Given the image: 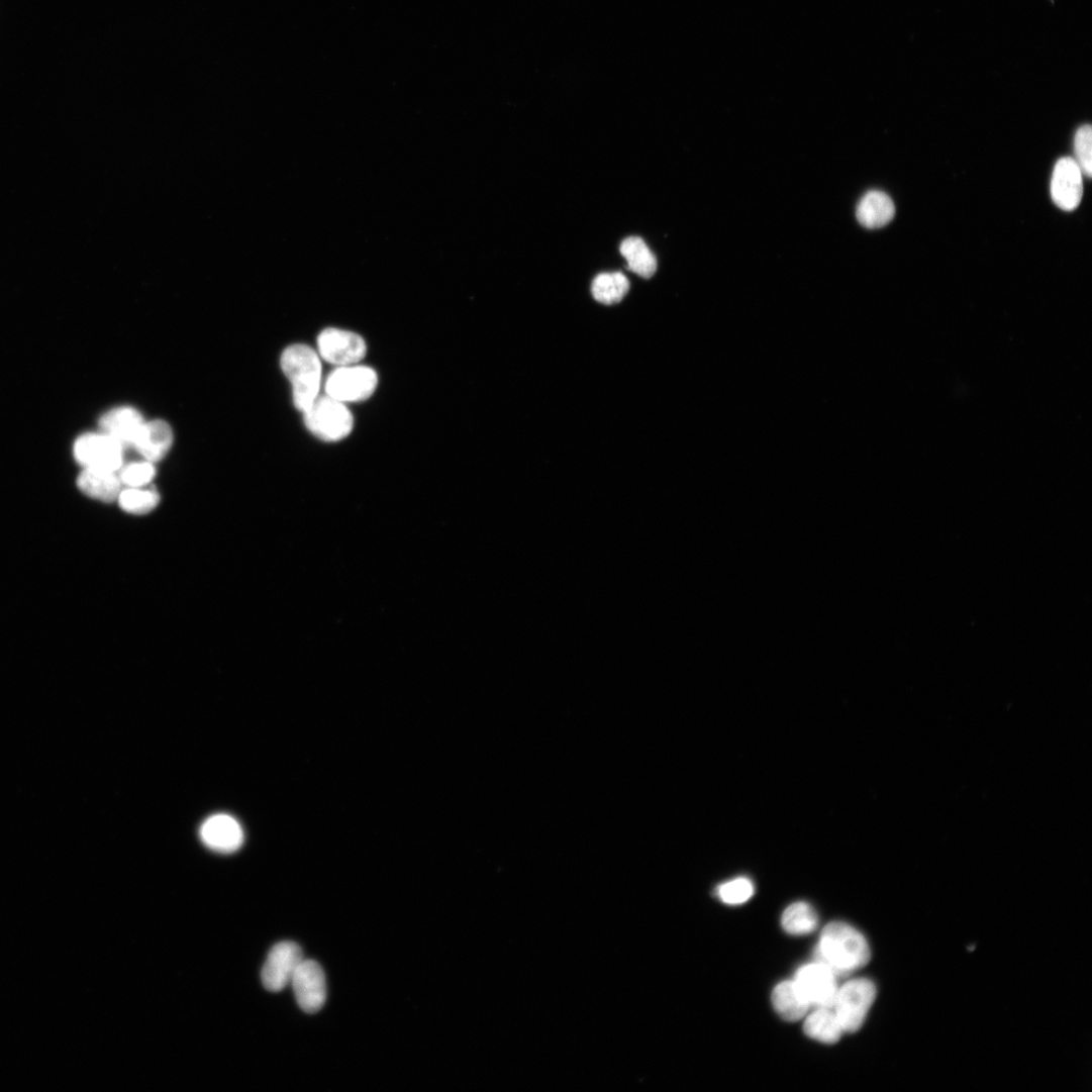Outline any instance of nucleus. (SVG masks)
<instances>
[{"label": "nucleus", "instance_id": "f257e3e1", "mask_svg": "<svg viewBox=\"0 0 1092 1092\" xmlns=\"http://www.w3.org/2000/svg\"><path fill=\"white\" fill-rule=\"evenodd\" d=\"M815 956L816 962L825 965L836 977H847L869 963L871 951L859 930L834 921L823 928Z\"/></svg>", "mask_w": 1092, "mask_h": 1092}, {"label": "nucleus", "instance_id": "f03ea898", "mask_svg": "<svg viewBox=\"0 0 1092 1092\" xmlns=\"http://www.w3.org/2000/svg\"><path fill=\"white\" fill-rule=\"evenodd\" d=\"M281 366L292 384L294 404L304 413L319 397L321 361L311 348L296 344L284 352Z\"/></svg>", "mask_w": 1092, "mask_h": 1092}, {"label": "nucleus", "instance_id": "7ed1b4c3", "mask_svg": "<svg viewBox=\"0 0 1092 1092\" xmlns=\"http://www.w3.org/2000/svg\"><path fill=\"white\" fill-rule=\"evenodd\" d=\"M307 428L326 442L348 437L354 429V417L344 403L326 395L318 397L304 412Z\"/></svg>", "mask_w": 1092, "mask_h": 1092}, {"label": "nucleus", "instance_id": "20e7f679", "mask_svg": "<svg viewBox=\"0 0 1092 1092\" xmlns=\"http://www.w3.org/2000/svg\"><path fill=\"white\" fill-rule=\"evenodd\" d=\"M875 984L865 978L850 980L836 993L834 1013L843 1031H858L876 998Z\"/></svg>", "mask_w": 1092, "mask_h": 1092}, {"label": "nucleus", "instance_id": "39448f33", "mask_svg": "<svg viewBox=\"0 0 1092 1092\" xmlns=\"http://www.w3.org/2000/svg\"><path fill=\"white\" fill-rule=\"evenodd\" d=\"M378 387L376 372L367 367H339L327 379L326 395L342 402H363L369 399Z\"/></svg>", "mask_w": 1092, "mask_h": 1092}, {"label": "nucleus", "instance_id": "423d86ee", "mask_svg": "<svg viewBox=\"0 0 1092 1092\" xmlns=\"http://www.w3.org/2000/svg\"><path fill=\"white\" fill-rule=\"evenodd\" d=\"M124 448L104 432L82 435L75 444L76 460L84 469L119 472L124 466Z\"/></svg>", "mask_w": 1092, "mask_h": 1092}, {"label": "nucleus", "instance_id": "0eeeda50", "mask_svg": "<svg viewBox=\"0 0 1092 1092\" xmlns=\"http://www.w3.org/2000/svg\"><path fill=\"white\" fill-rule=\"evenodd\" d=\"M304 960L301 947L290 940L277 944L270 952L262 971L263 984L271 992H280L291 984Z\"/></svg>", "mask_w": 1092, "mask_h": 1092}, {"label": "nucleus", "instance_id": "6e6552de", "mask_svg": "<svg viewBox=\"0 0 1092 1092\" xmlns=\"http://www.w3.org/2000/svg\"><path fill=\"white\" fill-rule=\"evenodd\" d=\"M794 982L810 1006L833 1007L838 990L836 976L825 965L816 962L801 967Z\"/></svg>", "mask_w": 1092, "mask_h": 1092}, {"label": "nucleus", "instance_id": "1a4fd4ad", "mask_svg": "<svg viewBox=\"0 0 1092 1092\" xmlns=\"http://www.w3.org/2000/svg\"><path fill=\"white\" fill-rule=\"evenodd\" d=\"M299 1006L307 1013L322 1009L327 998L326 978L322 967L313 960H303L291 981Z\"/></svg>", "mask_w": 1092, "mask_h": 1092}, {"label": "nucleus", "instance_id": "9d476101", "mask_svg": "<svg viewBox=\"0 0 1092 1092\" xmlns=\"http://www.w3.org/2000/svg\"><path fill=\"white\" fill-rule=\"evenodd\" d=\"M318 348L323 360L338 367L357 365L367 355V344L360 335L334 328L321 332Z\"/></svg>", "mask_w": 1092, "mask_h": 1092}, {"label": "nucleus", "instance_id": "9b49d317", "mask_svg": "<svg viewBox=\"0 0 1092 1092\" xmlns=\"http://www.w3.org/2000/svg\"><path fill=\"white\" fill-rule=\"evenodd\" d=\"M1083 177L1072 158L1057 162L1051 181V196L1058 208L1071 212L1079 206L1083 195Z\"/></svg>", "mask_w": 1092, "mask_h": 1092}, {"label": "nucleus", "instance_id": "f8f14e48", "mask_svg": "<svg viewBox=\"0 0 1092 1092\" xmlns=\"http://www.w3.org/2000/svg\"><path fill=\"white\" fill-rule=\"evenodd\" d=\"M203 841L212 850L232 853L243 842V830L233 817L218 814L205 821L201 829Z\"/></svg>", "mask_w": 1092, "mask_h": 1092}, {"label": "nucleus", "instance_id": "ddd939ff", "mask_svg": "<svg viewBox=\"0 0 1092 1092\" xmlns=\"http://www.w3.org/2000/svg\"><path fill=\"white\" fill-rule=\"evenodd\" d=\"M174 443L173 429L164 420L144 422L135 441L136 450L145 461L158 463L166 458Z\"/></svg>", "mask_w": 1092, "mask_h": 1092}, {"label": "nucleus", "instance_id": "4468645a", "mask_svg": "<svg viewBox=\"0 0 1092 1092\" xmlns=\"http://www.w3.org/2000/svg\"><path fill=\"white\" fill-rule=\"evenodd\" d=\"M141 413L132 407H119L107 412L100 420L102 432L117 440L124 449L132 448L144 424Z\"/></svg>", "mask_w": 1092, "mask_h": 1092}, {"label": "nucleus", "instance_id": "2eb2a0df", "mask_svg": "<svg viewBox=\"0 0 1092 1092\" xmlns=\"http://www.w3.org/2000/svg\"><path fill=\"white\" fill-rule=\"evenodd\" d=\"M78 487L90 498L106 503L117 501L123 490L119 473L96 469H84Z\"/></svg>", "mask_w": 1092, "mask_h": 1092}, {"label": "nucleus", "instance_id": "dca6fc26", "mask_svg": "<svg viewBox=\"0 0 1092 1092\" xmlns=\"http://www.w3.org/2000/svg\"><path fill=\"white\" fill-rule=\"evenodd\" d=\"M859 223L868 229H879L888 225L895 215V206L891 198L883 192L871 191L861 199L857 207Z\"/></svg>", "mask_w": 1092, "mask_h": 1092}, {"label": "nucleus", "instance_id": "f3484780", "mask_svg": "<svg viewBox=\"0 0 1092 1092\" xmlns=\"http://www.w3.org/2000/svg\"><path fill=\"white\" fill-rule=\"evenodd\" d=\"M772 1002L778 1014L788 1021L801 1019L810 1007L794 981L778 984L772 993Z\"/></svg>", "mask_w": 1092, "mask_h": 1092}, {"label": "nucleus", "instance_id": "a211bd4d", "mask_svg": "<svg viewBox=\"0 0 1092 1092\" xmlns=\"http://www.w3.org/2000/svg\"><path fill=\"white\" fill-rule=\"evenodd\" d=\"M620 253L627 262V269L632 273L643 279H650L656 274L657 259L641 238H626L620 245Z\"/></svg>", "mask_w": 1092, "mask_h": 1092}, {"label": "nucleus", "instance_id": "6ab92c4d", "mask_svg": "<svg viewBox=\"0 0 1092 1092\" xmlns=\"http://www.w3.org/2000/svg\"><path fill=\"white\" fill-rule=\"evenodd\" d=\"M803 1029L806 1035L824 1044H835L843 1031L834 1011L822 1007L807 1016Z\"/></svg>", "mask_w": 1092, "mask_h": 1092}, {"label": "nucleus", "instance_id": "aec40b11", "mask_svg": "<svg viewBox=\"0 0 1092 1092\" xmlns=\"http://www.w3.org/2000/svg\"><path fill=\"white\" fill-rule=\"evenodd\" d=\"M630 289L628 279L621 273L601 274L592 284L594 299L607 306L620 303Z\"/></svg>", "mask_w": 1092, "mask_h": 1092}, {"label": "nucleus", "instance_id": "412c9836", "mask_svg": "<svg viewBox=\"0 0 1092 1092\" xmlns=\"http://www.w3.org/2000/svg\"><path fill=\"white\" fill-rule=\"evenodd\" d=\"M818 917L811 905L805 902L791 904L783 913V928L790 934L802 935L815 930Z\"/></svg>", "mask_w": 1092, "mask_h": 1092}, {"label": "nucleus", "instance_id": "4be33fe9", "mask_svg": "<svg viewBox=\"0 0 1092 1092\" xmlns=\"http://www.w3.org/2000/svg\"><path fill=\"white\" fill-rule=\"evenodd\" d=\"M120 507L132 515H145L154 511L161 502L159 492L146 487L123 489L117 500Z\"/></svg>", "mask_w": 1092, "mask_h": 1092}, {"label": "nucleus", "instance_id": "5701e85b", "mask_svg": "<svg viewBox=\"0 0 1092 1092\" xmlns=\"http://www.w3.org/2000/svg\"><path fill=\"white\" fill-rule=\"evenodd\" d=\"M1075 163L1087 179L1092 175V129L1090 125L1080 127L1074 138Z\"/></svg>", "mask_w": 1092, "mask_h": 1092}, {"label": "nucleus", "instance_id": "b1692460", "mask_svg": "<svg viewBox=\"0 0 1092 1092\" xmlns=\"http://www.w3.org/2000/svg\"><path fill=\"white\" fill-rule=\"evenodd\" d=\"M156 474L154 463L147 461L123 466L119 471L122 484L128 488L146 487L155 479Z\"/></svg>", "mask_w": 1092, "mask_h": 1092}, {"label": "nucleus", "instance_id": "393cba45", "mask_svg": "<svg viewBox=\"0 0 1092 1092\" xmlns=\"http://www.w3.org/2000/svg\"><path fill=\"white\" fill-rule=\"evenodd\" d=\"M754 894V885L748 878L739 877L719 886L718 895L726 904H741Z\"/></svg>", "mask_w": 1092, "mask_h": 1092}]
</instances>
